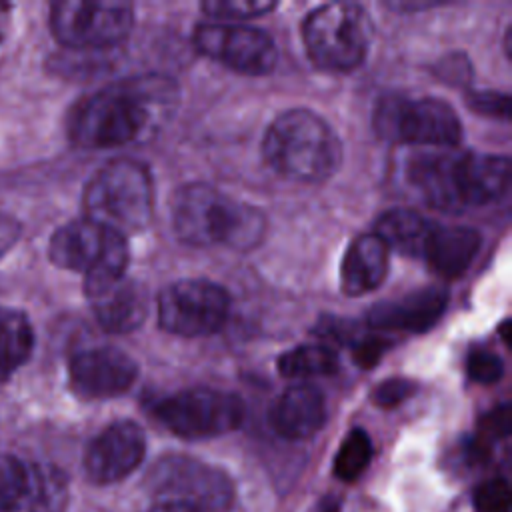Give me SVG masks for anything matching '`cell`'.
I'll return each instance as SVG.
<instances>
[{
	"label": "cell",
	"instance_id": "7a4b0ae2",
	"mask_svg": "<svg viewBox=\"0 0 512 512\" xmlns=\"http://www.w3.org/2000/svg\"><path fill=\"white\" fill-rule=\"evenodd\" d=\"M410 180L440 210L484 206L510 186V160L494 154H424L410 164Z\"/></svg>",
	"mask_w": 512,
	"mask_h": 512
},
{
	"label": "cell",
	"instance_id": "52a82bcc",
	"mask_svg": "<svg viewBox=\"0 0 512 512\" xmlns=\"http://www.w3.org/2000/svg\"><path fill=\"white\" fill-rule=\"evenodd\" d=\"M310 60L324 70H352L368 52L372 24L362 6L330 2L312 10L302 24Z\"/></svg>",
	"mask_w": 512,
	"mask_h": 512
},
{
	"label": "cell",
	"instance_id": "4fadbf2b",
	"mask_svg": "<svg viewBox=\"0 0 512 512\" xmlns=\"http://www.w3.org/2000/svg\"><path fill=\"white\" fill-rule=\"evenodd\" d=\"M194 44L202 54L248 76L272 72L278 58L272 38L250 26L200 24L194 30Z\"/></svg>",
	"mask_w": 512,
	"mask_h": 512
},
{
	"label": "cell",
	"instance_id": "f546056e",
	"mask_svg": "<svg viewBox=\"0 0 512 512\" xmlns=\"http://www.w3.org/2000/svg\"><path fill=\"white\" fill-rule=\"evenodd\" d=\"M412 392H414V382H410L406 378H390V380L380 382L374 388L372 400L380 408H392V406L404 402Z\"/></svg>",
	"mask_w": 512,
	"mask_h": 512
},
{
	"label": "cell",
	"instance_id": "1f68e13d",
	"mask_svg": "<svg viewBox=\"0 0 512 512\" xmlns=\"http://www.w3.org/2000/svg\"><path fill=\"white\" fill-rule=\"evenodd\" d=\"M20 232H22L20 222L10 214L0 212V258L16 244V240L20 238Z\"/></svg>",
	"mask_w": 512,
	"mask_h": 512
},
{
	"label": "cell",
	"instance_id": "cb8c5ba5",
	"mask_svg": "<svg viewBox=\"0 0 512 512\" xmlns=\"http://www.w3.org/2000/svg\"><path fill=\"white\" fill-rule=\"evenodd\" d=\"M278 370L286 378L328 376L338 370V356L328 346L306 344L284 352L278 360Z\"/></svg>",
	"mask_w": 512,
	"mask_h": 512
},
{
	"label": "cell",
	"instance_id": "603a6c76",
	"mask_svg": "<svg viewBox=\"0 0 512 512\" xmlns=\"http://www.w3.org/2000/svg\"><path fill=\"white\" fill-rule=\"evenodd\" d=\"M34 330L20 310L0 306V382L8 380L32 354Z\"/></svg>",
	"mask_w": 512,
	"mask_h": 512
},
{
	"label": "cell",
	"instance_id": "d6986e66",
	"mask_svg": "<svg viewBox=\"0 0 512 512\" xmlns=\"http://www.w3.org/2000/svg\"><path fill=\"white\" fill-rule=\"evenodd\" d=\"M480 234L464 226H432L422 258L442 278H458L472 264L478 248Z\"/></svg>",
	"mask_w": 512,
	"mask_h": 512
},
{
	"label": "cell",
	"instance_id": "f1b7e54d",
	"mask_svg": "<svg viewBox=\"0 0 512 512\" xmlns=\"http://www.w3.org/2000/svg\"><path fill=\"white\" fill-rule=\"evenodd\" d=\"M474 504L478 512H506L510 504L508 484L500 478L480 484L474 492Z\"/></svg>",
	"mask_w": 512,
	"mask_h": 512
},
{
	"label": "cell",
	"instance_id": "5bb4252c",
	"mask_svg": "<svg viewBox=\"0 0 512 512\" xmlns=\"http://www.w3.org/2000/svg\"><path fill=\"white\" fill-rule=\"evenodd\" d=\"M68 376L76 396L100 400L126 392L138 376V366L120 348L98 346L74 354L68 364Z\"/></svg>",
	"mask_w": 512,
	"mask_h": 512
},
{
	"label": "cell",
	"instance_id": "484cf974",
	"mask_svg": "<svg viewBox=\"0 0 512 512\" xmlns=\"http://www.w3.org/2000/svg\"><path fill=\"white\" fill-rule=\"evenodd\" d=\"M28 478V464L10 454H0V512H12Z\"/></svg>",
	"mask_w": 512,
	"mask_h": 512
},
{
	"label": "cell",
	"instance_id": "6da1fadb",
	"mask_svg": "<svg viewBox=\"0 0 512 512\" xmlns=\"http://www.w3.org/2000/svg\"><path fill=\"white\" fill-rule=\"evenodd\" d=\"M176 88L166 78H134L110 84L80 100L68 118V134L82 148H112L148 136L172 112Z\"/></svg>",
	"mask_w": 512,
	"mask_h": 512
},
{
	"label": "cell",
	"instance_id": "2e32d148",
	"mask_svg": "<svg viewBox=\"0 0 512 512\" xmlns=\"http://www.w3.org/2000/svg\"><path fill=\"white\" fill-rule=\"evenodd\" d=\"M446 302L448 294L442 288H420L400 298L378 302L368 312V324L384 332H424L442 316Z\"/></svg>",
	"mask_w": 512,
	"mask_h": 512
},
{
	"label": "cell",
	"instance_id": "277c9868",
	"mask_svg": "<svg viewBox=\"0 0 512 512\" xmlns=\"http://www.w3.org/2000/svg\"><path fill=\"white\" fill-rule=\"evenodd\" d=\"M262 150L276 172L304 182L326 180L342 160L338 136L310 110L280 114L266 130Z\"/></svg>",
	"mask_w": 512,
	"mask_h": 512
},
{
	"label": "cell",
	"instance_id": "83f0119b",
	"mask_svg": "<svg viewBox=\"0 0 512 512\" xmlns=\"http://www.w3.org/2000/svg\"><path fill=\"white\" fill-rule=\"evenodd\" d=\"M466 372L478 384H494L504 374V362L496 352L474 350L466 360Z\"/></svg>",
	"mask_w": 512,
	"mask_h": 512
},
{
	"label": "cell",
	"instance_id": "836d02e7",
	"mask_svg": "<svg viewBox=\"0 0 512 512\" xmlns=\"http://www.w3.org/2000/svg\"><path fill=\"white\" fill-rule=\"evenodd\" d=\"M484 430L490 434V436H506L508 430H510V414H508V408H498L496 412L488 414L486 420H484Z\"/></svg>",
	"mask_w": 512,
	"mask_h": 512
},
{
	"label": "cell",
	"instance_id": "7402d4cb",
	"mask_svg": "<svg viewBox=\"0 0 512 512\" xmlns=\"http://www.w3.org/2000/svg\"><path fill=\"white\" fill-rule=\"evenodd\" d=\"M432 226L434 222H428L418 212L398 208L386 212L378 220L374 234L388 246V250H398L406 256H422Z\"/></svg>",
	"mask_w": 512,
	"mask_h": 512
},
{
	"label": "cell",
	"instance_id": "4316f807",
	"mask_svg": "<svg viewBox=\"0 0 512 512\" xmlns=\"http://www.w3.org/2000/svg\"><path fill=\"white\" fill-rule=\"evenodd\" d=\"M274 8L276 2L268 0H208L202 4V10L212 18H252Z\"/></svg>",
	"mask_w": 512,
	"mask_h": 512
},
{
	"label": "cell",
	"instance_id": "e0dca14e",
	"mask_svg": "<svg viewBox=\"0 0 512 512\" xmlns=\"http://www.w3.org/2000/svg\"><path fill=\"white\" fill-rule=\"evenodd\" d=\"M326 422V404L320 390L308 384L286 388L270 410L272 428L288 440H304Z\"/></svg>",
	"mask_w": 512,
	"mask_h": 512
},
{
	"label": "cell",
	"instance_id": "d4e9b609",
	"mask_svg": "<svg viewBox=\"0 0 512 512\" xmlns=\"http://www.w3.org/2000/svg\"><path fill=\"white\" fill-rule=\"evenodd\" d=\"M372 456V444L370 438L364 430L354 428L346 434V438L342 440L338 454L334 458V474L344 480H356L362 470L368 466Z\"/></svg>",
	"mask_w": 512,
	"mask_h": 512
},
{
	"label": "cell",
	"instance_id": "e575fe53",
	"mask_svg": "<svg viewBox=\"0 0 512 512\" xmlns=\"http://www.w3.org/2000/svg\"><path fill=\"white\" fill-rule=\"evenodd\" d=\"M148 512H194V510H188V508H182V506H174V504H154Z\"/></svg>",
	"mask_w": 512,
	"mask_h": 512
},
{
	"label": "cell",
	"instance_id": "8fae6325",
	"mask_svg": "<svg viewBox=\"0 0 512 512\" xmlns=\"http://www.w3.org/2000/svg\"><path fill=\"white\" fill-rule=\"evenodd\" d=\"M156 416L182 438H212L242 424L244 404L232 392L198 386L164 398L156 406Z\"/></svg>",
	"mask_w": 512,
	"mask_h": 512
},
{
	"label": "cell",
	"instance_id": "5b68a950",
	"mask_svg": "<svg viewBox=\"0 0 512 512\" xmlns=\"http://www.w3.org/2000/svg\"><path fill=\"white\" fill-rule=\"evenodd\" d=\"M152 178L144 164L118 158L104 164L84 190L86 218L122 236L142 230L152 216Z\"/></svg>",
	"mask_w": 512,
	"mask_h": 512
},
{
	"label": "cell",
	"instance_id": "9c48e42d",
	"mask_svg": "<svg viewBox=\"0 0 512 512\" xmlns=\"http://www.w3.org/2000/svg\"><path fill=\"white\" fill-rule=\"evenodd\" d=\"M374 130L396 144L456 146L462 136L454 108L436 98L386 96L374 112Z\"/></svg>",
	"mask_w": 512,
	"mask_h": 512
},
{
	"label": "cell",
	"instance_id": "44dd1931",
	"mask_svg": "<svg viewBox=\"0 0 512 512\" xmlns=\"http://www.w3.org/2000/svg\"><path fill=\"white\" fill-rule=\"evenodd\" d=\"M66 506V476L54 466L28 464L26 486L12 512H66Z\"/></svg>",
	"mask_w": 512,
	"mask_h": 512
},
{
	"label": "cell",
	"instance_id": "8992f818",
	"mask_svg": "<svg viewBox=\"0 0 512 512\" xmlns=\"http://www.w3.org/2000/svg\"><path fill=\"white\" fill-rule=\"evenodd\" d=\"M48 256L64 270L82 272L86 294L92 298L124 278L128 244L126 236L82 218L64 224L52 234Z\"/></svg>",
	"mask_w": 512,
	"mask_h": 512
},
{
	"label": "cell",
	"instance_id": "d6a6232c",
	"mask_svg": "<svg viewBox=\"0 0 512 512\" xmlns=\"http://www.w3.org/2000/svg\"><path fill=\"white\" fill-rule=\"evenodd\" d=\"M384 342L380 340H364L356 346V362L364 368H370L372 364H376V360L380 358V354L384 352Z\"/></svg>",
	"mask_w": 512,
	"mask_h": 512
},
{
	"label": "cell",
	"instance_id": "ba28073f",
	"mask_svg": "<svg viewBox=\"0 0 512 512\" xmlns=\"http://www.w3.org/2000/svg\"><path fill=\"white\" fill-rule=\"evenodd\" d=\"M146 488L156 504L194 512H224L234 498V486L222 470L188 456L158 460L146 476Z\"/></svg>",
	"mask_w": 512,
	"mask_h": 512
},
{
	"label": "cell",
	"instance_id": "4dcf8cb0",
	"mask_svg": "<svg viewBox=\"0 0 512 512\" xmlns=\"http://www.w3.org/2000/svg\"><path fill=\"white\" fill-rule=\"evenodd\" d=\"M468 106L478 114H490L498 118L508 116V96L498 92H474L468 96Z\"/></svg>",
	"mask_w": 512,
	"mask_h": 512
},
{
	"label": "cell",
	"instance_id": "ffe728a7",
	"mask_svg": "<svg viewBox=\"0 0 512 512\" xmlns=\"http://www.w3.org/2000/svg\"><path fill=\"white\" fill-rule=\"evenodd\" d=\"M90 300L98 324L116 334L136 330L148 312V300L142 284L126 276Z\"/></svg>",
	"mask_w": 512,
	"mask_h": 512
},
{
	"label": "cell",
	"instance_id": "ac0fdd59",
	"mask_svg": "<svg viewBox=\"0 0 512 512\" xmlns=\"http://www.w3.org/2000/svg\"><path fill=\"white\" fill-rule=\"evenodd\" d=\"M388 246L374 234H362L350 242L340 266V286L348 296L376 290L388 272Z\"/></svg>",
	"mask_w": 512,
	"mask_h": 512
},
{
	"label": "cell",
	"instance_id": "30bf717a",
	"mask_svg": "<svg viewBox=\"0 0 512 512\" xmlns=\"http://www.w3.org/2000/svg\"><path fill=\"white\" fill-rule=\"evenodd\" d=\"M132 22V4L120 0H60L50 8L54 38L74 50L110 48L130 34Z\"/></svg>",
	"mask_w": 512,
	"mask_h": 512
},
{
	"label": "cell",
	"instance_id": "9a60e30c",
	"mask_svg": "<svg viewBox=\"0 0 512 512\" xmlns=\"http://www.w3.org/2000/svg\"><path fill=\"white\" fill-rule=\"evenodd\" d=\"M146 452V436L136 422L120 420L102 430L84 456L86 476L96 484H112L138 468Z\"/></svg>",
	"mask_w": 512,
	"mask_h": 512
},
{
	"label": "cell",
	"instance_id": "3957f363",
	"mask_svg": "<svg viewBox=\"0 0 512 512\" xmlns=\"http://www.w3.org/2000/svg\"><path fill=\"white\" fill-rule=\"evenodd\" d=\"M172 226L180 240L194 246L226 244L238 250L260 242L266 222L264 216L240 204L204 182H190L174 192Z\"/></svg>",
	"mask_w": 512,
	"mask_h": 512
},
{
	"label": "cell",
	"instance_id": "7c38bea8",
	"mask_svg": "<svg viewBox=\"0 0 512 512\" xmlns=\"http://www.w3.org/2000/svg\"><path fill=\"white\" fill-rule=\"evenodd\" d=\"M230 308L226 290L210 280L188 278L158 296V324L176 336H208L222 328Z\"/></svg>",
	"mask_w": 512,
	"mask_h": 512
}]
</instances>
